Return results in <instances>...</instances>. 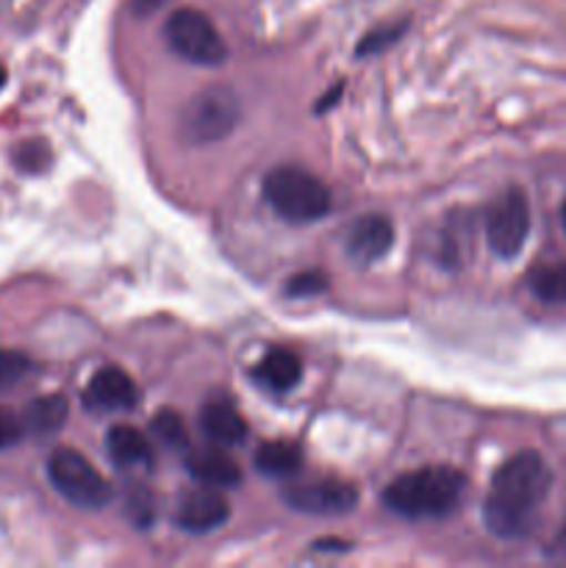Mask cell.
Masks as SVG:
<instances>
[{
	"mask_svg": "<svg viewBox=\"0 0 566 568\" xmlns=\"http://www.w3.org/2000/svg\"><path fill=\"white\" fill-rule=\"evenodd\" d=\"M239 120V98L228 87L203 89L189 100L181 116V133L186 142L211 144L225 139Z\"/></svg>",
	"mask_w": 566,
	"mask_h": 568,
	"instance_id": "cell-6",
	"label": "cell"
},
{
	"mask_svg": "<svg viewBox=\"0 0 566 568\" xmlns=\"http://www.w3.org/2000/svg\"><path fill=\"white\" fill-rule=\"evenodd\" d=\"M560 541H564V547H566V525H564V536H560Z\"/></svg>",
	"mask_w": 566,
	"mask_h": 568,
	"instance_id": "cell-27",
	"label": "cell"
},
{
	"mask_svg": "<svg viewBox=\"0 0 566 568\" xmlns=\"http://www.w3.org/2000/svg\"><path fill=\"white\" fill-rule=\"evenodd\" d=\"M22 436H26L22 416H17L14 410L9 408H0V453L11 449L14 444H20Z\"/></svg>",
	"mask_w": 566,
	"mask_h": 568,
	"instance_id": "cell-23",
	"label": "cell"
},
{
	"mask_svg": "<svg viewBox=\"0 0 566 568\" xmlns=\"http://www.w3.org/2000/svg\"><path fill=\"white\" fill-rule=\"evenodd\" d=\"M530 236V203L519 189H508L486 209V242L499 258H516Z\"/></svg>",
	"mask_w": 566,
	"mask_h": 568,
	"instance_id": "cell-7",
	"label": "cell"
},
{
	"mask_svg": "<svg viewBox=\"0 0 566 568\" xmlns=\"http://www.w3.org/2000/svg\"><path fill=\"white\" fill-rule=\"evenodd\" d=\"M48 153L44 150V144H22L20 148V164L28 166V170H39V166L44 164L42 155Z\"/></svg>",
	"mask_w": 566,
	"mask_h": 568,
	"instance_id": "cell-24",
	"label": "cell"
},
{
	"mask_svg": "<svg viewBox=\"0 0 566 568\" xmlns=\"http://www.w3.org/2000/svg\"><path fill=\"white\" fill-rule=\"evenodd\" d=\"M200 430L214 447H239L247 438V422L228 399H211L200 410Z\"/></svg>",
	"mask_w": 566,
	"mask_h": 568,
	"instance_id": "cell-12",
	"label": "cell"
},
{
	"mask_svg": "<svg viewBox=\"0 0 566 568\" xmlns=\"http://www.w3.org/2000/svg\"><path fill=\"white\" fill-rule=\"evenodd\" d=\"M48 477L55 491L70 505L83 510H98L109 505L111 488L98 466L72 447H59L48 458Z\"/></svg>",
	"mask_w": 566,
	"mask_h": 568,
	"instance_id": "cell-4",
	"label": "cell"
},
{
	"mask_svg": "<svg viewBox=\"0 0 566 568\" xmlns=\"http://www.w3.org/2000/svg\"><path fill=\"white\" fill-rule=\"evenodd\" d=\"M186 469L200 486L209 488H236L242 483V471L239 466L222 453V447H211V449H198L186 458Z\"/></svg>",
	"mask_w": 566,
	"mask_h": 568,
	"instance_id": "cell-13",
	"label": "cell"
},
{
	"mask_svg": "<svg viewBox=\"0 0 566 568\" xmlns=\"http://www.w3.org/2000/svg\"><path fill=\"white\" fill-rule=\"evenodd\" d=\"M264 197L292 225H309L331 211V189L303 166H275L264 178Z\"/></svg>",
	"mask_w": 566,
	"mask_h": 568,
	"instance_id": "cell-3",
	"label": "cell"
},
{
	"mask_svg": "<svg viewBox=\"0 0 566 568\" xmlns=\"http://www.w3.org/2000/svg\"><path fill=\"white\" fill-rule=\"evenodd\" d=\"M553 488V471L538 453H516L492 477L483 519L497 538L516 541L536 527L542 505Z\"/></svg>",
	"mask_w": 566,
	"mask_h": 568,
	"instance_id": "cell-1",
	"label": "cell"
},
{
	"mask_svg": "<svg viewBox=\"0 0 566 568\" xmlns=\"http://www.w3.org/2000/svg\"><path fill=\"white\" fill-rule=\"evenodd\" d=\"M527 286H530L533 297L542 300V303L566 305V261L538 264L527 275Z\"/></svg>",
	"mask_w": 566,
	"mask_h": 568,
	"instance_id": "cell-18",
	"label": "cell"
},
{
	"mask_svg": "<svg viewBox=\"0 0 566 568\" xmlns=\"http://www.w3.org/2000/svg\"><path fill=\"white\" fill-rule=\"evenodd\" d=\"M327 288V275L320 270H311V272H300L289 281L286 294L289 297H314V294L325 292Z\"/></svg>",
	"mask_w": 566,
	"mask_h": 568,
	"instance_id": "cell-21",
	"label": "cell"
},
{
	"mask_svg": "<svg viewBox=\"0 0 566 568\" xmlns=\"http://www.w3.org/2000/svg\"><path fill=\"white\" fill-rule=\"evenodd\" d=\"M231 516V508L222 499L220 488H194V491L181 494V503L175 508V521L181 530L203 536V532L216 530L222 527Z\"/></svg>",
	"mask_w": 566,
	"mask_h": 568,
	"instance_id": "cell-9",
	"label": "cell"
},
{
	"mask_svg": "<svg viewBox=\"0 0 566 568\" xmlns=\"http://www.w3.org/2000/svg\"><path fill=\"white\" fill-rule=\"evenodd\" d=\"M153 436L159 438L164 447L170 449H186L189 447V427L183 422V416L172 408H161L153 416Z\"/></svg>",
	"mask_w": 566,
	"mask_h": 568,
	"instance_id": "cell-19",
	"label": "cell"
},
{
	"mask_svg": "<svg viewBox=\"0 0 566 568\" xmlns=\"http://www.w3.org/2000/svg\"><path fill=\"white\" fill-rule=\"evenodd\" d=\"M31 372V361L28 355L17 353V349H0V392L20 386Z\"/></svg>",
	"mask_w": 566,
	"mask_h": 568,
	"instance_id": "cell-20",
	"label": "cell"
},
{
	"mask_svg": "<svg viewBox=\"0 0 566 568\" xmlns=\"http://www.w3.org/2000/svg\"><path fill=\"white\" fill-rule=\"evenodd\" d=\"M166 44L181 59L200 67H216L225 61V39L214 28V22L198 9H175L164 22Z\"/></svg>",
	"mask_w": 566,
	"mask_h": 568,
	"instance_id": "cell-5",
	"label": "cell"
},
{
	"mask_svg": "<svg viewBox=\"0 0 566 568\" xmlns=\"http://www.w3.org/2000/svg\"><path fill=\"white\" fill-rule=\"evenodd\" d=\"M560 227H564V233H566V200L560 203Z\"/></svg>",
	"mask_w": 566,
	"mask_h": 568,
	"instance_id": "cell-25",
	"label": "cell"
},
{
	"mask_svg": "<svg viewBox=\"0 0 566 568\" xmlns=\"http://www.w3.org/2000/svg\"><path fill=\"white\" fill-rule=\"evenodd\" d=\"M403 22L400 26H383V28H375V31L366 33L364 39H361L358 44V53L366 55V53H377V50L388 48L392 42H397L400 33H403Z\"/></svg>",
	"mask_w": 566,
	"mask_h": 568,
	"instance_id": "cell-22",
	"label": "cell"
},
{
	"mask_svg": "<svg viewBox=\"0 0 566 568\" xmlns=\"http://www.w3.org/2000/svg\"><path fill=\"white\" fill-rule=\"evenodd\" d=\"M303 377V361L292 349H270L259 364L253 366V381L270 392H292Z\"/></svg>",
	"mask_w": 566,
	"mask_h": 568,
	"instance_id": "cell-14",
	"label": "cell"
},
{
	"mask_svg": "<svg viewBox=\"0 0 566 568\" xmlns=\"http://www.w3.org/2000/svg\"><path fill=\"white\" fill-rule=\"evenodd\" d=\"M67 399L61 394H48V397H39L31 399L22 410V425H26L28 433L33 436H53L64 427L67 422Z\"/></svg>",
	"mask_w": 566,
	"mask_h": 568,
	"instance_id": "cell-17",
	"label": "cell"
},
{
	"mask_svg": "<svg viewBox=\"0 0 566 568\" xmlns=\"http://www.w3.org/2000/svg\"><path fill=\"white\" fill-rule=\"evenodd\" d=\"M394 244V227L386 216L381 214H366L350 225L347 231V255L358 264H372V261H381L383 255L392 250Z\"/></svg>",
	"mask_w": 566,
	"mask_h": 568,
	"instance_id": "cell-11",
	"label": "cell"
},
{
	"mask_svg": "<svg viewBox=\"0 0 566 568\" xmlns=\"http://www.w3.org/2000/svg\"><path fill=\"white\" fill-rule=\"evenodd\" d=\"M3 87H6V70L0 67V89H3Z\"/></svg>",
	"mask_w": 566,
	"mask_h": 568,
	"instance_id": "cell-26",
	"label": "cell"
},
{
	"mask_svg": "<svg viewBox=\"0 0 566 568\" xmlns=\"http://www.w3.org/2000/svg\"><path fill=\"white\" fill-rule=\"evenodd\" d=\"M466 477L453 466H422L388 483L383 505L408 521L444 519L458 508Z\"/></svg>",
	"mask_w": 566,
	"mask_h": 568,
	"instance_id": "cell-2",
	"label": "cell"
},
{
	"mask_svg": "<svg viewBox=\"0 0 566 568\" xmlns=\"http://www.w3.org/2000/svg\"><path fill=\"white\" fill-rule=\"evenodd\" d=\"M105 449H109L111 460L120 469H139V466H150V444L137 427L131 425H114L105 436Z\"/></svg>",
	"mask_w": 566,
	"mask_h": 568,
	"instance_id": "cell-15",
	"label": "cell"
},
{
	"mask_svg": "<svg viewBox=\"0 0 566 568\" xmlns=\"http://www.w3.org/2000/svg\"><path fill=\"white\" fill-rule=\"evenodd\" d=\"M255 469L264 477L289 480L303 469V453L292 442H266L255 449Z\"/></svg>",
	"mask_w": 566,
	"mask_h": 568,
	"instance_id": "cell-16",
	"label": "cell"
},
{
	"mask_svg": "<svg viewBox=\"0 0 566 568\" xmlns=\"http://www.w3.org/2000/svg\"><path fill=\"white\" fill-rule=\"evenodd\" d=\"M283 503L300 514L342 516L358 505V491L344 480L292 483V486L283 488Z\"/></svg>",
	"mask_w": 566,
	"mask_h": 568,
	"instance_id": "cell-8",
	"label": "cell"
},
{
	"mask_svg": "<svg viewBox=\"0 0 566 568\" xmlns=\"http://www.w3.org/2000/svg\"><path fill=\"white\" fill-rule=\"evenodd\" d=\"M83 403H87V408L103 410V414H111V410H131L139 403V388L131 381V375L122 372L120 366H103L87 383Z\"/></svg>",
	"mask_w": 566,
	"mask_h": 568,
	"instance_id": "cell-10",
	"label": "cell"
}]
</instances>
